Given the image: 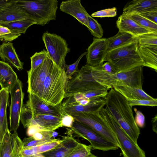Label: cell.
Segmentation results:
<instances>
[{
  "instance_id": "6da1fadb",
  "label": "cell",
  "mask_w": 157,
  "mask_h": 157,
  "mask_svg": "<svg viewBox=\"0 0 157 157\" xmlns=\"http://www.w3.org/2000/svg\"><path fill=\"white\" fill-rule=\"evenodd\" d=\"M105 108L124 132L136 143L140 134L131 107L128 100L114 89L105 98Z\"/></svg>"
},
{
  "instance_id": "7a4b0ae2",
  "label": "cell",
  "mask_w": 157,
  "mask_h": 157,
  "mask_svg": "<svg viewBox=\"0 0 157 157\" xmlns=\"http://www.w3.org/2000/svg\"><path fill=\"white\" fill-rule=\"evenodd\" d=\"M65 71L54 63L37 95L46 104L57 105L64 98L69 81Z\"/></svg>"
},
{
  "instance_id": "3957f363",
  "label": "cell",
  "mask_w": 157,
  "mask_h": 157,
  "mask_svg": "<svg viewBox=\"0 0 157 157\" xmlns=\"http://www.w3.org/2000/svg\"><path fill=\"white\" fill-rule=\"evenodd\" d=\"M92 67V73L94 80L108 90L115 86H126L142 88L143 66H139L129 71L109 73L104 71L101 65Z\"/></svg>"
},
{
  "instance_id": "277c9868",
  "label": "cell",
  "mask_w": 157,
  "mask_h": 157,
  "mask_svg": "<svg viewBox=\"0 0 157 157\" xmlns=\"http://www.w3.org/2000/svg\"><path fill=\"white\" fill-rule=\"evenodd\" d=\"M137 40L106 52L104 61L111 63L118 73L131 70L139 66L144 67V62L138 50Z\"/></svg>"
},
{
  "instance_id": "5b68a950",
  "label": "cell",
  "mask_w": 157,
  "mask_h": 157,
  "mask_svg": "<svg viewBox=\"0 0 157 157\" xmlns=\"http://www.w3.org/2000/svg\"><path fill=\"white\" fill-rule=\"evenodd\" d=\"M99 113L114 135L123 157H146L144 151L124 132L105 107L101 109Z\"/></svg>"
},
{
  "instance_id": "8992f818",
  "label": "cell",
  "mask_w": 157,
  "mask_h": 157,
  "mask_svg": "<svg viewBox=\"0 0 157 157\" xmlns=\"http://www.w3.org/2000/svg\"><path fill=\"white\" fill-rule=\"evenodd\" d=\"M16 3L36 25L44 26L56 18L57 0H17Z\"/></svg>"
},
{
  "instance_id": "52a82bcc",
  "label": "cell",
  "mask_w": 157,
  "mask_h": 157,
  "mask_svg": "<svg viewBox=\"0 0 157 157\" xmlns=\"http://www.w3.org/2000/svg\"><path fill=\"white\" fill-rule=\"evenodd\" d=\"M105 98L90 100L81 92L66 97L61 103L63 111L71 115L83 112H98L105 105Z\"/></svg>"
},
{
  "instance_id": "ba28073f",
  "label": "cell",
  "mask_w": 157,
  "mask_h": 157,
  "mask_svg": "<svg viewBox=\"0 0 157 157\" xmlns=\"http://www.w3.org/2000/svg\"><path fill=\"white\" fill-rule=\"evenodd\" d=\"M48 54L53 61L61 69H66L65 57L70 52L66 40L61 36L47 32L42 36Z\"/></svg>"
},
{
  "instance_id": "9c48e42d",
  "label": "cell",
  "mask_w": 157,
  "mask_h": 157,
  "mask_svg": "<svg viewBox=\"0 0 157 157\" xmlns=\"http://www.w3.org/2000/svg\"><path fill=\"white\" fill-rule=\"evenodd\" d=\"M68 130L69 132L75 136L88 140L92 149L105 151L115 150L119 148L116 145L108 140L89 127L76 121L75 120L71 129Z\"/></svg>"
},
{
  "instance_id": "30bf717a",
  "label": "cell",
  "mask_w": 157,
  "mask_h": 157,
  "mask_svg": "<svg viewBox=\"0 0 157 157\" xmlns=\"http://www.w3.org/2000/svg\"><path fill=\"white\" fill-rule=\"evenodd\" d=\"M72 116L75 121L89 127L119 148L118 142L114 135L101 117L99 111L81 113Z\"/></svg>"
},
{
  "instance_id": "8fae6325",
  "label": "cell",
  "mask_w": 157,
  "mask_h": 157,
  "mask_svg": "<svg viewBox=\"0 0 157 157\" xmlns=\"http://www.w3.org/2000/svg\"><path fill=\"white\" fill-rule=\"evenodd\" d=\"M11 103L10 108V132H17L20 124V117L23 105L25 94L22 90V83L18 80L10 92Z\"/></svg>"
},
{
  "instance_id": "7c38bea8",
  "label": "cell",
  "mask_w": 157,
  "mask_h": 157,
  "mask_svg": "<svg viewBox=\"0 0 157 157\" xmlns=\"http://www.w3.org/2000/svg\"><path fill=\"white\" fill-rule=\"evenodd\" d=\"M54 62L48 54L43 62L32 71H27V92L38 94L43 83Z\"/></svg>"
},
{
  "instance_id": "4fadbf2b",
  "label": "cell",
  "mask_w": 157,
  "mask_h": 157,
  "mask_svg": "<svg viewBox=\"0 0 157 157\" xmlns=\"http://www.w3.org/2000/svg\"><path fill=\"white\" fill-rule=\"evenodd\" d=\"M28 18H31L17 5L16 0H0V23Z\"/></svg>"
},
{
  "instance_id": "5bb4252c",
  "label": "cell",
  "mask_w": 157,
  "mask_h": 157,
  "mask_svg": "<svg viewBox=\"0 0 157 157\" xmlns=\"http://www.w3.org/2000/svg\"><path fill=\"white\" fill-rule=\"evenodd\" d=\"M107 46V38H94L93 42L87 49L86 64L93 67L102 64Z\"/></svg>"
},
{
  "instance_id": "9a60e30c",
  "label": "cell",
  "mask_w": 157,
  "mask_h": 157,
  "mask_svg": "<svg viewBox=\"0 0 157 157\" xmlns=\"http://www.w3.org/2000/svg\"><path fill=\"white\" fill-rule=\"evenodd\" d=\"M26 104L32 111L33 117L39 114L61 116L64 113L61 103L55 106L47 104L39 97L32 93H29Z\"/></svg>"
},
{
  "instance_id": "2e32d148",
  "label": "cell",
  "mask_w": 157,
  "mask_h": 157,
  "mask_svg": "<svg viewBox=\"0 0 157 157\" xmlns=\"http://www.w3.org/2000/svg\"><path fill=\"white\" fill-rule=\"evenodd\" d=\"M59 9L61 11L75 18L88 29V16L89 14L81 4L80 0L62 1L60 5Z\"/></svg>"
},
{
  "instance_id": "e0dca14e",
  "label": "cell",
  "mask_w": 157,
  "mask_h": 157,
  "mask_svg": "<svg viewBox=\"0 0 157 157\" xmlns=\"http://www.w3.org/2000/svg\"><path fill=\"white\" fill-rule=\"evenodd\" d=\"M116 23L119 31L129 33L136 38L144 34L154 33L141 27L123 13L119 17Z\"/></svg>"
},
{
  "instance_id": "ac0fdd59",
  "label": "cell",
  "mask_w": 157,
  "mask_h": 157,
  "mask_svg": "<svg viewBox=\"0 0 157 157\" xmlns=\"http://www.w3.org/2000/svg\"><path fill=\"white\" fill-rule=\"evenodd\" d=\"M79 143L71 136H64L55 148L39 154L44 157H66Z\"/></svg>"
},
{
  "instance_id": "d6986e66",
  "label": "cell",
  "mask_w": 157,
  "mask_h": 157,
  "mask_svg": "<svg viewBox=\"0 0 157 157\" xmlns=\"http://www.w3.org/2000/svg\"><path fill=\"white\" fill-rule=\"evenodd\" d=\"M19 79L16 73L7 63L0 61V86L9 93Z\"/></svg>"
},
{
  "instance_id": "ffe728a7",
  "label": "cell",
  "mask_w": 157,
  "mask_h": 157,
  "mask_svg": "<svg viewBox=\"0 0 157 157\" xmlns=\"http://www.w3.org/2000/svg\"><path fill=\"white\" fill-rule=\"evenodd\" d=\"M62 116L39 114L33 117L32 125H36L40 129L53 131L60 127L61 124Z\"/></svg>"
},
{
  "instance_id": "44dd1931",
  "label": "cell",
  "mask_w": 157,
  "mask_h": 157,
  "mask_svg": "<svg viewBox=\"0 0 157 157\" xmlns=\"http://www.w3.org/2000/svg\"><path fill=\"white\" fill-rule=\"evenodd\" d=\"M155 10H157V0H134L126 4L123 13L140 14Z\"/></svg>"
},
{
  "instance_id": "7402d4cb",
  "label": "cell",
  "mask_w": 157,
  "mask_h": 157,
  "mask_svg": "<svg viewBox=\"0 0 157 157\" xmlns=\"http://www.w3.org/2000/svg\"><path fill=\"white\" fill-rule=\"evenodd\" d=\"M0 58L4 62L9 63L18 71L23 69V63L19 58L12 43L4 42L0 45Z\"/></svg>"
},
{
  "instance_id": "603a6c76",
  "label": "cell",
  "mask_w": 157,
  "mask_h": 157,
  "mask_svg": "<svg viewBox=\"0 0 157 157\" xmlns=\"http://www.w3.org/2000/svg\"><path fill=\"white\" fill-rule=\"evenodd\" d=\"M138 50L144 62V67L157 71V46L138 45Z\"/></svg>"
},
{
  "instance_id": "cb8c5ba5",
  "label": "cell",
  "mask_w": 157,
  "mask_h": 157,
  "mask_svg": "<svg viewBox=\"0 0 157 157\" xmlns=\"http://www.w3.org/2000/svg\"><path fill=\"white\" fill-rule=\"evenodd\" d=\"M113 88L121 94L128 100L153 99L154 98L146 93L142 88L126 86H115Z\"/></svg>"
},
{
  "instance_id": "d4e9b609",
  "label": "cell",
  "mask_w": 157,
  "mask_h": 157,
  "mask_svg": "<svg viewBox=\"0 0 157 157\" xmlns=\"http://www.w3.org/2000/svg\"><path fill=\"white\" fill-rule=\"evenodd\" d=\"M18 136L17 132L12 133L7 130L0 141V157H14L13 149Z\"/></svg>"
},
{
  "instance_id": "484cf974",
  "label": "cell",
  "mask_w": 157,
  "mask_h": 157,
  "mask_svg": "<svg viewBox=\"0 0 157 157\" xmlns=\"http://www.w3.org/2000/svg\"><path fill=\"white\" fill-rule=\"evenodd\" d=\"M35 24L36 23L33 20L28 18L8 23H0V25L8 28L10 31L12 35L16 39L21 33L25 34L29 27Z\"/></svg>"
},
{
  "instance_id": "4316f807",
  "label": "cell",
  "mask_w": 157,
  "mask_h": 157,
  "mask_svg": "<svg viewBox=\"0 0 157 157\" xmlns=\"http://www.w3.org/2000/svg\"><path fill=\"white\" fill-rule=\"evenodd\" d=\"M9 93L5 89L0 90V125L1 135H4L9 129L6 116V109L8 104Z\"/></svg>"
},
{
  "instance_id": "83f0119b",
  "label": "cell",
  "mask_w": 157,
  "mask_h": 157,
  "mask_svg": "<svg viewBox=\"0 0 157 157\" xmlns=\"http://www.w3.org/2000/svg\"><path fill=\"white\" fill-rule=\"evenodd\" d=\"M137 39V38L129 33L118 31L114 36L107 38V52L129 44Z\"/></svg>"
},
{
  "instance_id": "f1b7e54d",
  "label": "cell",
  "mask_w": 157,
  "mask_h": 157,
  "mask_svg": "<svg viewBox=\"0 0 157 157\" xmlns=\"http://www.w3.org/2000/svg\"><path fill=\"white\" fill-rule=\"evenodd\" d=\"M125 14L141 27L153 32L157 33V24L149 20L139 14L133 13Z\"/></svg>"
},
{
  "instance_id": "f546056e",
  "label": "cell",
  "mask_w": 157,
  "mask_h": 157,
  "mask_svg": "<svg viewBox=\"0 0 157 157\" xmlns=\"http://www.w3.org/2000/svg\"><path fill=\"white\" fill-rule=\"evenodd\" d=\"M88 19L89 25L88 29L91 34L95 38H102L103 35V30L101 24L89 14Z\"/></svg>"
},
{
  "instance_id": "4dcf8cb0",
  "label": "cell",
  "mask_w": 157,
  "mask_h": 157,
  "mask_svg": "<svg viewBox=\"0 0 157 157\" xmlns=\"http://www.w3.org/2000/svg\"><path fill=\"white\" fill-rule=\"evenodd\" d=\"M90 145L79 143L66 157H88L91 153Z\"/></svg>"
},
{
  "instance_id": "1f68e13d",
  "label": "cell",
  "mask_w": 157,
  "mask_h": 157,
  "mask_svg": "<svg viewBox=\"0 0 157 157\" xmlns=\"http://www.w3.org/2000/svg\"><path fill=\"white\" fill-rule=\"evenodd\" d=\"M20 119L24 128H28L31 125L33 120V113L31 109L26 104L23 105Z\"/></svg>"
},
{
  "instance_id": "d6a6232c",
  "label": "cell",
  "mask_w": 157,
  "mask_h": 157,
  "mask_svg": "<svg viewBox=\"0 0 157 157\" xmlns=\"http://www.w3.org/2000/svg\"><path fill=\"white\" fill-rule=\"evenodd\" d=\"M48 55V52L45 49L40 52H36L30 57L31 66L29 71H32L38 67L43 62Z\"/></svg>"
},
{
  "instance_id": "836d02e7",
  "label": "cell",
  "mask_w": 157,
  "mask_h": 157,
  "mask_svg": "<svg viewBox=\"0 0 157 157\" xmlns=\"http://www.w3.org/2000/svg\"><path fill=\"white\" fill-rule=\"evenodd\" d=\"M139 45L157 46V33H151L137 38Z\"/></svg>"
},
{
  "instance_id": "e575fe53",
  "label": "cell",
  "mask_w": 157,
  "mask_h": 157,
  "mask_svg": "<svg viewBox=\"0 0 157 157\" xmlns=\"http://www.w3.org/2000/svg\"><path fill=\"white\" fill-rule=\"evenodd\" d=\"M61 141L59 139H52L43 144L36 146L37 154H39L54 148L59 144Z\"/></svg>"
},
{
  "instance_id": "d590c367",
  "label": "cell",
  "mask_w": 157,
  "mask_h": 157,
  "mask_svg": "<svg viewBox=\"0 0 157 157\" xmlns=\"http://www.w3.org/2000/svg\"><path fill=\"white\" fill-rule=\"evenodd\" d=\"M117 15V9L115 7L108 8L96 11L92 13V17L102 18L116 16Z\"/></svg>"
},
{
  "instance_id": "8d00e7d4",
  "label": "cell",
  "mask_w": 157,
  "mask_h": 157,
  "mask_svg": "<svg viewBox=\"0 0 157 157\" xmlns=\"http://www.w3.org/2000/svg\"><path fill=\"white\" fill-rule=\"evenodd\" d=\"M86 52L83 53L78 58L76 61L73 63L66 66V73L69 79H71L72 76L75 73L79 71L78 68V63L82 58L86 54Z\"/></svg>"
},
{
  "instance_id": "74e56055",
  "label": "cell",
  "mask_w": 157,
  "mask_h": 157,
  "mask_svg": "<svg viewBox=\"0 0 157 157\" xmlns=\"http://www.w3.org/2000/svg\"><path fill=\"white\" fill-rule=\"evenodd\" d=\"M129 105L132 107L135 105L148 106L152 107L157 105V99L128 100Z\"/></svg>"
},
{
  "instance_id": "f35d334b",
  "label": "cell",
  "mask_w": 157,
  "mask_h": 157,
  "mask_svg": "<svg viewBox=\"0 0 157 157\" xmlns=\"http://www.w3.org/2000/svg\"><path fill=\"white\" fill-rule=\"evenodd\" d=\"M53 131L40 130L35 133L33 136L37 140L48 141L52 139Z\"/></svg>"
},
{
  "instance_id": "ab89813d",
  "label": "cell",
  "mask_w": 157,
  "mask_h": 157,
  "mask_svg": "<svg viewBox=\"0 0 157 157\" xmlns=\"http://www.w3.org/2000/svg\"><path fill=\"white\" fill-rule=\"evenodd\" d=\"M15 39L11 34L10 31L7 28L0 25V40L10 42Z\"/></svg>"
},
{
  "instance_id": "60d3db41",
  "label": "cell",
  "mask_w": 157,
  "mask_h": 157,
  "mask_svg": "<svg viewBox=\"0 0 157 157\" xmlns=\"http://www.w3.org/2000/svg\"><path fill=\"white\" fill-rule=\"evenodd\" d=\"M48 141L37 140L33 136H31L24 138L22 142L24 147H33L39 146Z\"/></svg>"
},
{
  "instance_id": "b9f144b4",
  "label": "cell",
  "mask_w": 157,
  "mask_h": 157,
  "mask_svg": "<svg viewBox=\"0 0 157 157\" xmlns=\"http://www.w3.org/2000/svg\"><path fill=\"white\" fill-rule=\"evenodd\" d=\"M23 147L22 140L18 136L13 148L14 157H24L21 152Z\"/></svg>"
},
{
  "instance_id": "7bdbcfd3",
  "label": "cell",
  "mask_w": 157,
  "mask_h": 157,
  "mask_svg": "<svg viewBox=\"0 0 157 157\" xmlns=\"http://www.w3.org/2000/svg\"><path fill=\"white\" fill-rule=\"evenodd\" d=\"M75 119L71 115L64 112L62 116L61 124L62 126L71 128Z\"/></svg>"
},
{
  "instance_id": "ee69618b",
  "label": "cell",
  "mask_w": 157,
  "mask_h": 157,
  "mask_svg": "<svg viewBox=\"0 0 157 157\" xmlns=\"http://www.w3.org/2000/svg\"><path fill=\"white\" fill-rule=\"evenodd\" d=\"M134 110L136 113L134 119L136 124L139 127L144 128L145 126L144 116L140 111L136 109H134Z\"/></svg>"
},
{
  "instance_id": "f6af8a7d",
  "label": "cell",
  "mask_w": 157,
  "mask_h": 157,
  "mask_svg": "<svg viewBox=\"0 0 157 157\" xmlns=\"http://www.w3.org/2000/svg\"><path fill=\"white\" fill-rule=\"evenodd\" d=\"M139 14L149 20L157 24V10L150 11Z\"/></svg>"
},
{
  "instance_id": "bcb514c9",
  "label": "cell",
  "mask_w": 157,
  "mask_h": 157,
  "mask_svg": "<svg viewBox=\"0 0 157 157\" xmlns=\"http://www.w3.org/2000/svg\"><path fill=\"white\" fill-rule=\"evenodd\" d=\"M102 69L105 72L111 74L118 73L115 67L110 63L106 62L101 66Z\"/></svg>"
},
{
  "instance_id": "7dc6e473",
  "label": "cell",
  "mask_w": 157,
  "mask_h": 157,
  "mask_svg": "<svg viewBox=\"0 0 157 157\" xmlns=\"http://www.w3.org/2000/svg\"><path fill=\"white\" fill-rule=\"evenodd\" d=\"M40 130L36 125H30L28 128L27 134L29 136H32L35 133Z\"/></svg>"
},
{
  "instance_id": "c3c4849f",
  "label": "cell",
  "mask_w": 157,
  "mask_h": 157,
  "mask_svg": "<svg viewBox=\"0 0 157 157\" xmlns=\"http://www.w3.org/2000/svg\"><path fill=\"white\" fill-rule=\"evenodd\" d=\"M152 129L154 132L157 133V116L156 114L151 119Z\"/></svg>"
},
{
  "instance_id": "681fc988",
  "label": "cell",
  "mask_w": 157,
  "mask_h": 157,
  "mask_svg": "<svg viewBox=\"0 0 157 157\" xmlns=\"http://www.w3.org/2000/svg\"><path fill=\"white\" fill-rule=\"evenodd\" d=\"M25 157H44L41 155L40 154H36L35 155H32L31 156H27Z\"/></svg>"
},
{
  "instance_id": "f907efd6",
  "label": "cell",
  "mask_w": 157,
  "mask_h": 157,
  "mask_svg": "<svg viewBox=\"0 0 157 157\" xmlns=\"http://www.w3.org/2000/svg\"><path fill=\"white\" fill-rule=\"evenodd\" d=\"M2 137L1 135V127H0V141H2Z\"/></svg>"
},
{
  "instance_id": "816d5d0a",
  "label": "cell",
  "mask_w": 157,
  "mask_h": 157,
  "mask_svg": "<svg viewBox=\"0 0 157 157\" xmlns=\"http://www.w3.org/2000/svg\"><path fill=\"white\" fill-rule=\"evenodd\" d=\"M88 157H98L91 153Z\"/></svg>"
}]
</instances>
